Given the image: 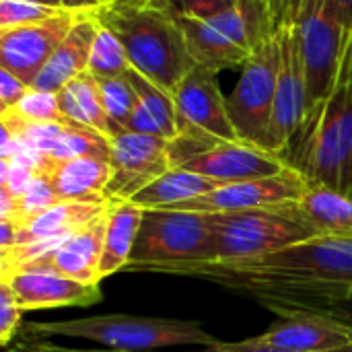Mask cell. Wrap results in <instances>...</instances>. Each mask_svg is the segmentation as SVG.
<instances>
[{
    "mask_svg": "<svg viewBox=\"0 0 352 352\" xmlns=\"http://www.w3.org/2000/svg\"><path fill=\"white\" fill-rule=\"evenodd\" d=\"M25 338H78L95 342L99 349L118 352H159L175 346L208 349L219 342L198 322L148 318L128 314H105L76 320L29 322L21 334Z\"/></svg>",
    "mask_w": 352,
    "mask_h": 352,
    "instance_id": "cell-3",
    "label": "cell"
},
{
    "mask_svg": "<svg viewBox=\"0 0 352 352\" xmlns=\"http://www.w3.org/2000/svg\"><path fill=\"white\" fill-rule=\"evenodd\" d=\"M280 64V41L272 35L256 50L241 66L239 80L227 97L229 118L239 140L258 144L268 151V136L274 111L276 78Z\"/></svg>",
    "mask_w": 352,
    "mask_h": 352,
    "instance_id": "cell-6",
    "label": "cell"
},
{
    "mask_svg": "<svg viewBox=\"0 0 352 352\" xmlns=\"http://www.w3.org/2000/svg\"><path fill=\"white\" fill-rule=\"evenodd\" d=\"M6 111V109H4ZM10 111H14L19 118L27 120V122H56V124H70L58 105V97L56 93H47V91H39V89H29L25 93V97L10 107Z\"/></svg>",
    "mask_w": 352,
    "mask_h": 352,
    "instance_id": "cell-29",
    "label": "cell"
},
{
    "mask_svg": "<svg viewBox=\"0 0 352 352\" xmlns=\"http://www.w3.org/2000/svg\"><path fill=\"white\" fill-rule=\"evenodd\" d=\"M23 314L25 311L19 307V303L14 301L10 291L0 285V342L4 349H8L21 334V330L25 326Z\"/></svg>",
    "mask_w": 352,
    "mask_h": 352,
    "instance_id": "cell-32",
    "label": "cell"
},
{
    "mask_svg": "<svg viewBox=\"0 0 352 352\" xmlns=\"http://www.w3.org/2000/svg\"><path fill=\"white\" fill-rule=\"evenodd\" d=\"M330 8L344 31V37H349L352 33V0H330Z\"/></svg>",
    "mask_w": 352,
    "mask_h": 352,
    "instance_id": "cell-39",
    "label": "cell"
},
{
    "mask_svg": "<svg viewBox=\"0 0 352 352\" xmlns=\"http://www.w3.org/2000/svg\"><path fill=\"white\" fill-rule=\"evenodd\" d=\"M4 352H66L64 346L54 344L50 340H37V338H16L14 344H10Z\"/></svg>",
    "mask_w": 352,
    "mask_h": 352,
    "instance_id": "cell-38",
    "label": "cell"
},
{
    "mask_svg": "<svg viewBox=\"0 0 352 352\" xmlns=\"http://www.w3.org/2000/svg\"><path fill=\"white\" fill-rule=\"evenodd\" d=\"M349 196H352V192H351V194H349Z\"/></svg>",
    "mask_w": 352,
    "mask_h": 352,
    "instance_id": "cell-44",
    "label": "cell"
},
{
    "mask_svg": "<svg viewBox=\"0 0 352 352\" xmlns=\"http://www.w3.org/2000/svg\"><path fill=\"white\" fill-rule=\"evenodd\" d=\"M31 87L27 82H23L16 74H12L10 70L0 66V105H2L0 111L14 107L25 97V93Z\"/></svg>",
    "mask_w": 352,
    "mask_h": 352,
    "instance_id": "cell-36",
    "label": "cell"
},
{
    "mask_svg": "<svg viewBox=\"0 0 352 352\" xmlns=\"http://www.w3.org/2000/svg\"><path fill=\"white\" fill-rule=\"evenodd\" d=\"M128 68L130 62L118 35L111 33L107 27L99 25V31L91 47L87 72H91L95 78H116V76H124Z\"/></svg>",
    "mask_w": 352,
    "mask_h": 352,
    "instance_id": "cell-27",
    "label": "cell"
},
{
    "mask_svg": "<svg viewBox=\"0 0 352 352\" xmlns=\"http://www.w3.org/2000/svg\"><path fill=\"white\" fill-rule=\"evenodd\" d=\"M200 352H289V351L268 349V346H262V344L254 342V338H248V340H239V342H221V340H219L214 346L202 349ZM326 352H352V346L338 349V351H326Z\"/></svg>",
    "mask_w": 352,
    "mask_h": 352,
    "instance_id": "cell-37",
    "label": "cell"
},
{
    "mask_svg": "<svg viewBox=\"0 0 352 352\" xmlns=\"http://www.w3.org/2000/svg\"><path fill=\"white\" fill-rule=\"evenodd\" d=\"M219 31H223L229 39H233L237 45H241L243 50L252 52V45H250V39H248V33H245V27H243V21H241V14L237 12V4L223 12V14H217L212 19H208Z\"/></svg>",
    "mask_w": 352,
    "mask_h": 352,
    "instance_id": "cell-34",
    "label": "cell"
},
{
    "mask_svg": "<svg viewBox=\"0 0 352 352\" xmlns=\"http://www.w3.org/2000/svg\"><path fill=\"white\" fill-rule=\"evenodd\" d=\"M223 184L210 179L206 175L188 171L184 167H171L148 186H144L138 194L130 198L132 204L151 210V208H177L194 198H200Z\"/></svg>",
    "mask_w": 352,
    "mask_h": 352,
    "instance_id": "cell-24",
    "label": "cell"
},
{
    "mask_svg": "<svg viewBox=\"0 0 352 352\" xmlns=\"http://www.w3.org/2000/svg\"><path fill=\"white\" fill-rule=\"evenodd\" d=\"M97 31H99V23L95 21L93 12L91 10L82 12V16L70 29L64 41L56 47V52L52 54V58L47 60L39 76L35 78L33 89L58 93L80 72H87L91 47H93Z\"/></svg>",
    "mask_w": 352,
    "mask_h": 352,
    "instance_id": "cell-19",
    "label": "cell"
},
{
    "mask_svg": "<svg viewBox=\"0 0 352 352\" xmlns=\"http://www.w3.org/2000/svg\"><path fill=\"white\" fill-rule=\"evenodd\" d=\"M62 8L68 10H95L97 8V0H62Z\"/></svg>",
    "mask_w": 352,
    "mask_h": 352,
    "instance_id": "cell-40",
    "label": "cell"
},
{
    "mask_svg": "<svg viewBox=\"0 0 352 352\" xmlns=\"http://www.w3.org/2000/svg\"><path fill=\"white\" fill-rule=\"evenodd\" d=\"M109 204H111V200H105V202L62 200V202L54 204L52 208L43 210L41 214L33 217L29 223H25L21 227H14V243H12V248L14 245H25V243H35V241H50V239L66 237V235L87 227L89 223H93L101 214H105Z\"/></svg>",
    "mask_w": 352,
    "mask_h": 352,
    "instance_id": "cell-20",
    "label": "cell"
},
{
    "mask_svg": "<svg viewBox=\"0 0 352 352\" xmlns=\"http://www.w3.org/2000/svg\"><path fill=\"white\" fill-rule=\"evenodd\" d=\"M276 35L280 41V64L268 151L285 161L305 126V72L299 27H285Z\"/></svg>",
    "mask_w": 352,
    "mask_h": 352,
    "instance_id": "cell-9",
    "label": "cell"
},
{
    "mask_svg": "<svg viewBox=\"0 0 352 352\" xmlns=\"http://www.w3.org/2000/svg\"><path fill=\"white\" fill-rule=\"evenodd\" d=\"M82 12L60 8L45 19L0 29V66L33 87L47 60Z\"/></svg>",
    "mask_w": 352,
    "mask_h": 352,
    "instance_id": "cell-10",
    "label": "cell"
},
{
    "mask_svg": "<svg viewBox=\"0 0 352 352\" xmlns=\"http://www.w3.org/2000/svg\"><path fill=\"white\" fill-rule=\"evenodd\" d=\"M111 177L105 190L107 200H130L153 179L169 171V140L161 136L120 132L109 138Z\"/></svg>",
    "mask_w": 352,
    "mask_h": 352,
    "instance_id": "cell-11",
    "label": "cell"
},
{
    "mask_svg": "<svg viewBox=\"0 0 352 352\" xmlns=\"http://www.w3.org/2000/svg\"><path fill=\"white\" fill-rule=\"evenodd\" d=\"M307 179L301 171L287 167L285 171L258 177L248 182L223 184L221 188L194 198L175 210H192V212H235V210H252V208H276L295 204L303 192L307 190Z\"/></svg>",
    "mask_w": 352,
    "mask_h": 352,
    "instance_id": "cell-12",
    "label": "cell"
},
{
    "mask_svg": "<svg viewBox=\"0 0 352 352\" xmlns=\"http://www.w3.org/2000/svg\"><path fill=\"white\" fill-rule=\"evenodd\" d=\"M237 12L241 14L252 50L274 35L268 0H237Z\"/></svg>",
    "mask_w": 352,
    "mask_h": 352,
    "instance_id": "cell-30",
    "label": "cell"
},
{
    "mask_svg": "<svg viewBox=\"0 0 352 352\" xmlns=\"http://www.w3.org/2000/svg\"><path fill=\"white\" fill-rule=\"evenodd\" d=\"M208 217L214 233L212 262L252 260L318 237V233L299 219L293 204L210 212Z\"/></svg>",
    "mask_w": 352,
    "mask_h": 352,
    "instance_id": "cell-5",
    "label": "cell"
},
{
    "mask_svg": "<svg viewBox=\"0 0 352 352\" xmlns=\"http://www.w3.org/2000/svg\"><path fill=\"white\" fill-rule=\"evenodd\" d=\"M217 74L219 72L196 64L175 89L173 101L177 109L179 134L186 130H200L219 140H239Z\"/></svg>",
    "mask_w": 352,
    "mask_h": 352,
    "instance_id": "cell-14",
    "label": "cell"
},
{
    "mask_svg": "<svg viewBox=\"0 0 352 352\" xmlns=\"http://www.w3.org/2000/svg\"><path fill=\"white\" fill-rule=\"evenodd\" d=\"M0 285L10 291L23 311L91 307L103 299L99 285H82L45 266L4 268Z\"/></svg>",
    "mask_w": 352,
    "mask_h": 352,
    "instance_id": "cell-13",
    "label": "cell"
},
{
    "mask_svg": "<svg viewBox=\"0 0 352 352\" xmlns=\"http://www.w3.org/2000/svg\"><path fill=\"white\" fill-rule=\"evenodd\" d=\"M303 72H305V124L318 113V109L332 95L342 52L344 31L336 21L330 0H305L299 16ZM305 128V126H303Z\"/></svg>",
    "mask_w": 352,
    "mask_h": 352,
    "instance_id": "cell-7",
    "label": "cell"
},
{
    "mask_svg": "<svg viewBox=\"0 0 352 352\" xmlns=\"http://www.w3.org/2000/svg\"><path fill=\"white\" fill-rule=\"evenodd\" d=\"M305 0H268L274 35L285 27H297Z\"/></svg>",
    "mask_w": 352,
    "mask_h": 352,
    "instance_id": "cell-35",
    "label": "cell"
},
{
    "mask_svg": "<svg viewBox=\"0 0 352 352\" xmlns=\"http://www.w3.org/2000/svg\"><path fill=\"white\" fill-rule=\"evenodd\" d=\"M91 12L118 35L130 66L167 93L196 66L171 0H111Z\"/></svg>",
    "mask_w": 352,
    "mask_h": 352,
    "instance_id": "cell-1",
    "label": "cell"
},
{
    "mask_svg": "<svg viewBox=\"0 0 352 352\" xmlns=\"http://www.w3.org/2000/svg\"><path fill=\"white\" fill-rule=\"evenodd\" d=\"M97 87H99L101 103H103V109L107 113L113 136L120 132H126L128 120H130V116L136 107V101H138L136 91L132 89V85L128 82L126 76L97 78Z\"/></svg>",
    "mask_w": 352,
    "mask_h": 352,
    "instance_id": "cell-28",
    "label": "cell"
},
{
    "mask_svg": "<svg viewBox=\"0 0 352 352\" xmlns=\"http://www.w3.org/2000/svg\"><path fill=\"white\" fill-rule=\"evenodd\" d=\"M188 171L206 175L221 184L270 177L289 165L274 153L243 140H212L184 165Z\"/></svg>",
    "mask_w": 352,
    "mask_h": 352,
    "instance_id": "cell-15",
    "label": "cell"
},
{
    "mask_svg": "<svg viewBox=\"0 0 352 352\" xmlns=\"http://www.w3.org/2000/svg\"><path fill=\"white\" fill-rule=\"evenodd\" d=\"M142 219L144 208L132 204L130 200H111L101 256V278L126 270L140 233Z\"/></svg>",
    "mask_w": 352,
    "mask_h": 352,
    "instance_id": "cell-23",
    "label": "cell"
},
{
    "mask_svg": "<svg viewBox=\"0 0 352 352\" xmlns=\"http://www.w3.org/2000/svg\"><path fill=\"white\" fill-rule=\"evenodd\" d=\"M223 289L250 297L274 316H314L352 332V285H291L233 280Z\"/></svg>",
    "mask_w": 352,
    "mask_h": 352,
    "instance_id": "cell-8",
    "label": "cell"
},
{
    "mask_svg": "<svg viewBox=\"0 0 352 352\" xmlns=\"http://www.w3.org/2000/svg\"><path fill=\"white\" fill-rule=\"evenodd\" d=\"M66 349V346H64ZM66 352H118V351H105V349H66Z\"/></svg>",
    "mask_w": 352,
    "mask_h": 352,
    "instance_id": "cell-42",
    "label": "cell"
},
{
    "mask_svg": "<svg viewBox=\"0 0 352 352\" xmlns=\"http://www.w3.org/2000/svg\"><path fill=\"white\" fill-rule=\"evenodd\" d=\"M60 200L74 202H105V190L111 177L107 159L99 157H72V159H45L39 173Z\"/></svg>",
    "mask_w": 352,
    "mask_h": 352,
    "instance_id": "cell-18",
    "label": "cell"
},
{
    "mask_svg": "<svg viewBox=\"0 0 352 352\" xmlns=\"http://www.w3.org/2000/svg\"><path fill=\"white\" fill-rule=\"evenodd\" d=\"M223 287L233 280L291 285H352V237H316L287 250L233 262H194L163 270Z\"/></svg>",
    "mask_w": 352,
    "mask_h": 352,
    "instance_id": "cell-2",
    "label": "cell"
},
{
    "mask_svg": "<svg viewBox=\"0 0 352 352\" xmlns=\"http://www.w3.org/2000/svg\"><path fill=\"white\" fill-rule=\"evenodd\" d=\"M175 19L186 35L188 47L196 64L206 66L214 72L241 68L252 52L237 45L223 31H219L210 21H200L175 12Z\"/></svg>",
    "mask_w": 352,
    "mask_h": 352,
    "instance_id": "cell-22",
    "label": "cell"
},
{
    "mask_svg": "<svg viewBox=\"0 0 352 352\" xmlns=\"http://www.w3.org/2000/svg\"><path fill=\"white\" fill-rule=\"evenodd\" d=\"M107 2H111V0H97V8L103 6V4H107Z\"/></svg>",
    "mask_w": 352,
    "mask_h": 352,
    "instance_id": "cell-43",
    "label": "cell"
},
{
    "mask_svg": "<svg viewBox=\"0 0 352 352\" xmlns=\"http://www.w3.org/2000/svg\"><path fill=\"white\" fill-rule=\"evenodd\" d=\"M214 233L206 212L151 208L144 210L132 258L124 272H155L179 264L212 262Z\"/></svg>",
    "mask_w": 352,
    "mask_h": 352,
    "instance_id": "cell-4",
    "label": "cell"
},
{
    "mask_svg": "<svg viewBox=\"0 0 352 352\" xmlns=\"http://www.w3.org/2000/svg\"><path fill=\"white\" fill-rule=\"evenodd\" d=\"M58 105L62 116L70 124L85 126L89 130H95L107 138L113 136L107 113L101 103L97 78L91 72H80L76 78H72L66 87H62L58 93Z\"/></svg>",
    "mask_w": 352,
    "mask_h": 352,
    "instance_id": "cell-25",
    "label": "cell"
},
{
    "mask_svg": "<svg viewBox=\"0 0 352 352\" xmlns=\"http://www.w3.org/2000/svg\"><path fill=\"white\" fill-rule=\"evenodd\" d=\"M56 10L60 8H47L29 0H0V29L45 19Z\"/></svg>",
    "mask_w": 352,
    "mask_h": 352,
    "instance_id": "cell-31",
    "label": "cell"
},
{
    "mask_svg": "<svg viewBox=\"0 0 352 352\" xmlns=\"http://www.w3.org/2000/svg\"><path fill=\"white\" fill-rule=\"evenodd\" d=\"M29 2L41 4V6H47V8H62V0H29Z\"/></svg>",
    "mask_w": 352,
    "mask_h": 352,
    "instance_id": "cell-41",
    "label": "cell"
},
{
    "mask_svg": "<svg viewBox=\"0 0 352 352\" xmlns=\"http://www.w3.org/2000/svg\"><path fill=\"white\" fill-rule=\"evenodd\" d=\"M254 342L276 351L326 352L352 346V332L314 316H280Z\"/></svg>",
    "mask_w": 352,
    "mask_h": 352,
    "instance_id": "cell-17",
    "label": "cell"
},
{
    "mask_svg": "<svg viewBox=\"0 0 352 352\" xmlns=\"http://www.w3.org/2000/svg\"><path fill=\"white\" fill-rule=\"evenodd\" d=\"M128 78V82L132 85V89L138 95V101L146 107V111L155 118V122L159 124L163 138L173 140L179 134V124H177V109H175V101L173 95L167 93L165 89H161L159 85H155L151 78H146L144 74H140L138 70H134L132 66L126 70L124 74Z\"/></svg>",
    "mask_w": 352,
    "mask_h": 352,
    "instance_id": "cell-26",
    "label": "cell"
},
{
    "mask_svg": "<svg viewBox=\"0 0 352 352\" xmlns=\"http://www.w3.org/2000/svg\"><path fill=\"white\" fill-rule=\"evenodd\" d=\"M171 4L177 14L208 21L217 14L231 10L237 4V0H171Z\"/></svg>",
    "mask_w": 352,
    "mask_h": 352,
    "instance_id": "cell-33",
    "label": "cell"
},
{
    "mask_svg": "<svg viewBox=\"0 0 352 352\" xmlns=\"http://www.w3.org/2000/svg\"><path fill=\"white\" fill-rule=\"evenodd\" d=\"M109 210V208H107ZM107 212L87 227L68 235L56 250L25 266H45L82 285H101V256L105 241ZM4 270V268H2Z\"/></svg>",
    "mask_w": 352,
    "mask_h": 352,
    "instance_id": "cell-16",
    "label": "cell"
},
{
    "mask_svg": "<svg viewBox=\"0 0 352 352\" xmlns=\"http://www.w3.org/2000/svg\"><path fill=\"white\" fill-rule=\"evenodd\" d=\"M293 206L318 237H352V196L349 194L309 184Z\"/></svg>",
    "mask_w": 352,
    "mask_h": 352,
    "instance_id": "cell-21",
    "label": "cell"
}]
</instances>
